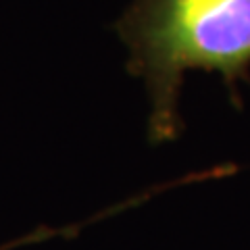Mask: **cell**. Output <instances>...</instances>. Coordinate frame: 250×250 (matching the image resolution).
<instances>
[{"instance_id":"obj_1","label":"cell","mask_w":250,"mask_h":250,"mask_svg":"<svg viewBox=\"0 0 250 250\" xmlns=\"http://www.w3.org/2000/svg\"><path fill=\"white\" fill-rule=\"evenodd\" d=\"M115 31L127 48V73L146 85L152 144L182 134L190 71L219 73L240 108V83H250V0H131Z\"/></svg>"}]
</instances>
